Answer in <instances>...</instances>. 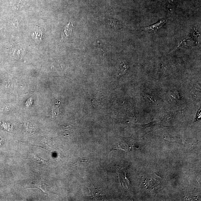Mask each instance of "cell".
<instances>
[{
    "label": "cell",
    "mask_w": 201,
    "mask_h": 201,
    "mask_svg": "<svg viewBox=\"0 0 201 201\" xmlns=\"http://www.w3.org/2000/svg\"><path fill=\"white\" fill-rule=\"evenodd\" d=\"M166 22V20H162L160 21L158 23L153 25L152 26L143 28V30L148 33H152L157 31L159 29L161 28Z\"/></svg>",
    "instance_id": "6da1fadb"
},
{
    "label": "cell",
    "mask_w": 201,
    "mask_h": 201,
    "mask_svg": "<svg viewBox=\"0 0 201 201\" xmlns=\"http://www.w3.org/2000/svg\"><path fill=\"white\" fill-rule=\"evenodd\" d=\"M73 25L71 20H70L69 23L66 25L64 27L62 34L61 35V40H63L67 39L69 36L72 33L73 29Z\"/></svg>",
    "instance_id": "7a4b0ae2"
},
{
    "label": "cell",
    "mask_w": 201,
    "mask_h": 201,
    "mask_svg": "<svg viewBox=\"0 0 201 201\" xmlns=\"http://www.w3.org/2000/svg\"><path fill=\"white\" fill-rule=\"evenodd\" d=\"M88 160L86 159L79 158L73 162V166L75 168H80L85 167L88 165Z\"/></svg>",
    "instance_id": "3957f363"
},
{
    "label": "cell",
    "mask_w": 201,
    "mask_h": 201,
    "mask_svg": "<svg viewBox=\"0 0 201 201\" xmlns=\"http://www.w3.org/2000/svg\"><path fill=\"white\" fill-rule=\"evenodd\" d=\"M59 104H60V102H58L53 107L52 114L53 118L56 117L59 114Z\"/></svg>",
    "instance_id": "277c9868"
},
{
    "label": "cell",
    "mask_w": 201,
    "mask_h": 201,
    "mask_svg": "<svg viewBox=\"0 0 201 201\" xmlns=\"http://www.w3.org/2000/svg\"><path fill=\"white\" fill-rule=\"evenodd\" d=\"M109 21H110V24L112 25V26H114V27L117 28H122L123 27L124 25H123L122 24L120 23V22L114 20V19H110L108 20Z\"/></svg>",
    "instance_id": "5b68a950"
},
{
    "label": "cell",
    "mask_w": 201,
    "mask_h": 201,
    "mask_svg": "<svg viewBox=\"0 0 201 201\" xmlns=\"http://www.w3.org/2000/svg\"><path fill=\"white\" fill-rule=\"evenodd\" d=\"M42 34L43 33L42 31H36L34 32L33 34L32 37L33 39L38 41H40L42 40Z\"/></svg>",
    "instance_id": "8992f818"
},
{
    "label": "cell",
    "mask_w": 201,
    "mask_h": 201,
    "mask_svg": "<svg viewBox=\"0 0 201 201\" xmlns=\"http://www.w3.org/2000/svg\"><path fill=\"white\" fill-rule=\"evenodd\" d=\"M126 69L127 67L123 63H121L117 71L118 76H119L120 75H122Z\"/></svg>",
    "instance_id": "52a82bcc"
},
{
    "label": "cell",
    "mask_w": 201,
    "mask_h": 201,
    "mask_svg": "<svg viewBox=\"0 0 201 201\" xmlns=\"http://www.w3.org/2000/svg\"><path fill=\"white\" fill-rule=\"evenodd\" d=\"M34 157L37 163L41 164H46L47 163V160L40 158L38 156L34 155Z\"/></svg>",
    "instance_id": "ba28073f"
},
{
    "label": "cell",
    "mask_w": 201,
    "mask_h": 201,
    "mask_svg": "<svg viewBox=\"0 0 201 201\" xmlns=\"http://www.w3.org/2000/svg\"><path fill=\"white\" fill-rule=\"evenodd\" d=\"M25 125L26 127V131L28 133H30H30H32V132H33L34 129L33 128L32 125H29V123L26 124V123H25Z\"/></svg>",
    "instance_id": "9c48e42d"
},
{
    "label": "cell",
    "mask_w": 201,
    "mask_h": 201,
    "mask_svg": "<svg viewBox=\"0 0 201 201\" xmlns=\"http://www.w3.org/2000/svg\"><path fill=\"white\" fill-rule=\"evenodd\" d=\"M145 98L148 100L149 103H152L155 101L154 99L148 94H145L144 95Z\"/></svg>",
    "instance_id": "30bf717a"
},
{
    "label": "cell",
    "mask_w": 201,
    "mask_h": 201,
    "mask_svg": "<svg viewBox=\"0 0 201 201\" xmlns=\"http://www.w3.org/2000/svg\"><path fill=\"white\" fill-rule=\"evenodd\" d=\"M33 101V98L32 97L31 98L28 99L27 101H26V105L27 106H30L32 104Z\"/></svg>",
    "instance_id": "8fae6325"
},
{
    "label": "cell",
    "mask_w": 201,
    "mask_h": 201,
    "mask_svg": "<svg viewBox=\"0 0 201 201\" xmlns=\"http://www.w3.org/2000/svg\"><path fill=\"white\" fill-rule=\"evenodd\" d=\"M175 1L176 0H168V5H170V6H171V5H173L174 4Z\"/></svg>",
    "instance_id": "7c38bea8"
}]
</instances>
